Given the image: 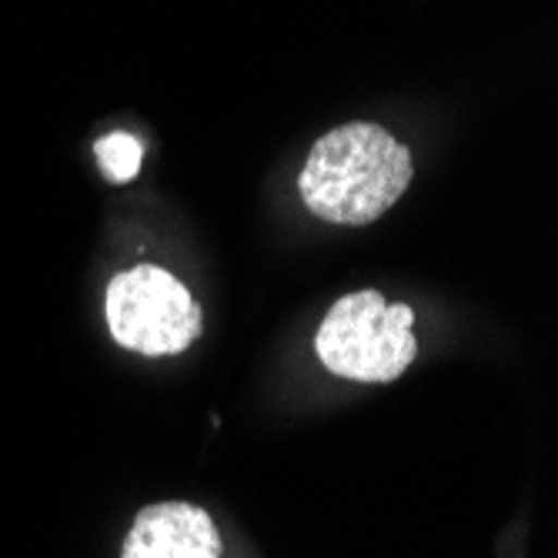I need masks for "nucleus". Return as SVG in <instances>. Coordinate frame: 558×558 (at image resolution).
Segmentation results:
<instances>
[{"label":"nucleus","mask_w":558,"mask_h":558,"mask_svg":"<svg viewBox=\"0 0 558 558\" xmlns=\"http://www.w3.org/2000/svg\"><path fill=\"white\" fill-rule=\"evenodd\" d=\"M412 155L378 124H344L318 137L298 187L304 205L331 225L378 221L412 184Z\"/></svg>","instance_id":"nucleus-1"},{"label":"nucleus","mask_w":558,"mask_h":558,"mask_svg":"<svg viewBox=\"0 0 558 558\" xmlns=\"http://www.w3.org/2000/svg\"><path fill=\"white\" fill-rule=\"evenodd\" d=\"M412 325L415 312L404 301L388 304L375 288L344 294L328 308L315 335L318 362L348 381H395L418 354Z\"/></svg>","instance_id":"nucleus-2"},{"label":"nucleus","mask_w":558,"mask_h":558,"mask_svg":"<svg viewBox=\"0 0 558 558\" xmlns=\"http://www.w3.org/2000/svg\"><path fill=\"white\" fill-rule=\"evenodd\" d=\"M105 312L114 341L147 359L178 354L201 335L197 301L174 275L155 265L114 275Z\"/></svg>","instance_id":"nucleus-3"},{"label":"nucleus","mask_w":558,"mask_h":558,"mask_svg":"<svg viewBox=\"0 0 558 558\" xmlns=\"http://www.w3.org/2000/svg\"><path fill=\"white\" fill-rule=\"evenodd\" d=\"M221 535L205 509L161 501L137 512L121 558H221Z\"/></svg>","instance_id":"nucleus-4"},{"label":"nucleus","mask_w":558,"mask_h":558,"mask_svg":"<svg viewBox=\"0 0 558 558\" xmlns=\"http://www.w3.org/2000/svg\"><path fill=\"white\" fill-rule=\"evenodd\" d=\"M94 150H97L100 171H105V178L114 181V184H128L141 171L144 150H141V144L131 134H108V137H100Z\"/></svg>","instance_id":"nucleus-5"}]
</instances>
